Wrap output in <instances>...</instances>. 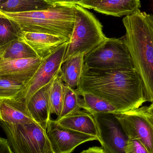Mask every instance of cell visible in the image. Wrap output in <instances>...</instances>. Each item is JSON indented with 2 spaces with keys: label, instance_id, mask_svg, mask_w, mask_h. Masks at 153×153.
<instances>
[{
  "label": "cell",
  "instance_id": "cell-1",
  "mask_svg": "<svg viewBox=\"0 0 153 153\" xmlns=\"http://www.w3.org/2000/svg\"><path fill=\"white\" fill-rule=\"evenodd\" d=\"M76 90L103 98L117 109L118 113L136 109L147 102L143 81L134 69L102 71L84 67Z\"/></svg>",
  "mask_w": 153,
  "mask_h": 153
},
{
  "label": "cell",
  "instance_id": "cell-2",
  "mask_svg": "<svg viewBox=\"0 0 153 153\" xmlns=\"http://www.w3.org/2000/svg\"><path fill=\"white\" fill-rule=\"evenodd\" d=\"M123 23L126 34L122 38L143 81L146 100L153 103V15L138 9Z\"/></svg>",
  "mask_w": 153,
  "mask_h": 153
},
{
  "label": "cell",
  "instance_id": "cell-3",
  "mask_svg": "<svg viewBox=\"0 0 153 153\" xmlns=\"http://www.w3.org/2000/svg\"><path fill=\"white\" fill-rule=\"evenodd\" d=\"M75 4H54L46 10L20 13L1 12L15 21L23 32L55 35L69 41L75 21Z\"/></svg>",
  "mask_w": 153,
  "mask_h": 153
},
{
  "label": "cell",
  "instance_id": "cell-4",
  "mask_svg": "<svg viewBox=\"0 0 153 153\" xmlns=\"http://www.w3.org/2000/svg\"><path fill=\"white\" fill-rule=\"evenodd\" d=\"M75 21L63 63L73 56H85L106 39L102 26L92 13L75 4Z\"/></svg>",
  "mask_w": 153,
  "mask_h": 153
},
{
  "label": "cell",
  "instance_id": "cell-5",
  "mask_svg": "<svg viewBox=\"0 0 153 153\" xmlns=\"http://www.w3.org/2000/svg\"><path fill=\"white\" fill-rule=\"evenodd\" d=\"M84 67L90 70L108 71L134 69L123 38H108L84 56Z\"/></svg>",
  "mask_w": 153,
  "mask_h": 153
},
{
  "label": "cell",
  "instance_id": "cell-6",
  "mask_svg": "<svg viewBox=\"0 0 153 153\" xmlns=\"http://www.w3.org/2000/svg\"><path fill=\"white\" fill-rule=\"evenodd\" d=\"M13 153H45L46 130L36 122L10 124L0 122Z\"/></svg>",
  "mask_w": 153,
  "mask_h": 153
},
{
  "label": "cell",
  "instance_id": "cell-7",
  "mask_svg": "<svg viewBox=\"0 0 153 153\" xmlns=\"http://www.w3.org/2000/svg\"><path fill=\"white\" fill-rule=\"evenodd\" d=\"M128 139L139 142L149 153H153V116L147 106L114 114Z\"/></svg>",
  "mask_w": 153,
  "mask_h": 153
},
{
  "label": "cell",
  "instance_id": "cell-8",
  "mask_svg": "<svg viewBox=\"0 0 153 153\" xmlns=\"http://www.w3.org/2000/svg\"><path fill=\"white\" fill-rule=\"evenodd\" d=\"M68 43L66 42L61 46L43 60L34 76L15 99L24 100L27 103L35 93L49 83L59 73Z\"/></svg>",
  "mask_w": 153,
  "mask_h": 153
},
{
  "label": "cell",
  "instance_id": "cell-9",
  "mask_svg": "<svg viewBox=\"0 0 153 153\" xmlns=\"http://www.w3.org/2000/svg\"><path fill=\"white\" fill-rule=\"evenodd\" d=\"M99 141L106 153H125L128 138L120 124L111 113L93 114Z\"/></svg>",
  "mask_w": 153,
  "mask_h": 153
},
{
  "label": "cell",
  "instance_id": "cell-10",
  "mask_svg": "<svg viewBox=\"0 0 153 153\" xmlns=\"http://www.w3.org/2000/svg\"><path fill=\"white\" fill-rule=\"evenodd\" d=\"M46 136L55 153H71L83 143L98 140L96 137L64 127L51 119L48 124Z\"/></svg>",
  "mask_w": 153,
  "mask_h": 153
},
{
  "label": "cell",
  "instance_id": "cell-11",
  "mask_svg": "<svg viewBox=\"0 0 153 153\" xmlns=\"http://www.w3.org/2000/svg\"><path fill=\"white\" fill-rule=\"evenodd\" d=\"M76 4L100 13L118 17L130 15L141 6L140 0H82Z\"/></svg>",
  "mask_w": 153,
  "mask_h": 153
},
{
  "label": "cell",
  "instance_id": "cell-12",
  "mask_svg": "<svg viewBox=\"0 0 153 153\" xmlns=\"http://www.w3.org/2000/svg\"><path fill=\"white\" fill-rule=\"evenodd\" d=\"M43 60L39 57L0 59V76L16 78L27 84L34 76Z\"/></svg>",
  "mask_w": 153,
  "mask_h": 153
},
{
  "label": "cell",
  "instance_id": "cell-13",
  "mask_svg": "<svg viewBox=\"0 0 153 153\" xmlns=\"http://www.w3.org/2000/svg\"><path fill=\"white\" fill-rule=\"evenodd\" d=\"M22 39L35 51L38 57L43 60L69 42L55 35L35 32H23Z\"/></svg>",
  "mask_w": 153,
  "mask_h": 153
},
{
  "label": "cell",
  "instance_id": "cell-14",
  "mask_svg": "<svg viewBox=\"0 0 153 153\" xmlns=\"http://www.w3.org/2000/svg\"><path fill=\"white\" fill-rule=\"evenodd\" d=\"M53 80L35 93L27 102L28 110L33 120L45 130L51 115L49 92Z\"/></svg>",
  "mask_w": 153,
  "mask_h": 153
},
{
  "label": "cell",
  "instance_id": "cell-15",
  "mask_svg": "<svg viewBox=\"0 0 153 153\" xmlns=\"http://www.w3.org/2000/svg\"><path fill=\"white\" fill-rule=\"evenodd\" d=\"M0 122L19 124L35 121L28 110L25 100L8 99L0 100Z\"/></svg>",
  "mask_w": 153,
  "mask_h": 153
},
{
  "label": "cell",
  "instance_id": "cell-16",
  "mask_svg": "<svg viewBox=\"0 0 153 153\" xmlns=\"http://www.w3.org/2000/svg\"><path fill=\"white\" fill-rule=\"evenodd\" d=\"M56 121L64 127L96 137L99 141L97 126L93 115L85 111L80 110Z\"/></svg>",
  "mask_w": 153,
  "mask_h": 153
},
{
  "label": "cell",
  "instance_id": "cell-17",
  "mask_svg": "<svg viewBox=\"0 0 153 153\" xmlns=\"http://www.w3.org/2000/svg\"><path fill=\"white\" fill-rule=\"evenodd\" d=\"M84 56L83 54L77 55L62 64L59 74L65 85L75 89L79 86L84 67Z\"/></svg>",
  "mask_w": 153,
  "mask_h": 153
},
{
  "label": "cell",
  "instance_id": "cell-18",
  "mask_svg": "<svg viewBox=\"0 0 153 153\" xmlns=\"http://www.w3.org/2000/svg\"><path fill=\"white\" fill-rule=\"evenodd\" d=\"M81 97V107L92 114L118 113L117 109L106 100L89 92H78Z\"/></svg>",
  "mask_w": 153,
  "mask_h": 153
},
{
  "label": "cell",
  "instance_id": "cell-19",
  "mask_svg": "<svg viewBox=\"0 0 153 153\" xmlns=\"http://www.w3.org/2000/svg\"><path fill=\"white\" fill-rule=\"evenodd\" d=\"M47 0H7L0 4V11L20 13L46 10L53 5Z\"/></svg>",
  "mask_w": 153,
  "mask_h": 153
},
{
  "label": "cell",
  "instance_id": "cell-20",
  "mask_svg": "<svg viewBox=\"0 0 153 153\" xmlns=\"http://www.w3.org/2000/svg\"><path fill=\"white\" fill-rule=\"evenodd\" d=\"M38 57L35 51L22 39L0 46V59H17Z\"/></svg>",
  "mask_w": 153,
  "mask_h": 153
},
{
  "label": "cell",
  "instance_id": "cell-21",
  "mask_svg": "<svg viewBox=\"0 0 153 153\" xmlns=\"http://www.w3.org/2000/svg\"><path fill=\"white\" fill-rule=\"evenodd\" d=\"M63 98L61 114L56 120H58L82 109L81 98L76 89L63 85Z\"/></svg>",
  "mask_w": 153,
  "mask_h": 153
},
{
  "label": "cell",
  "instance_id": "cell-22",
  "mask_svg": "<svg viewBox=\"0 0 153 153\" xmlns=\"http://www.w3.org/2000/svg\"><path fill=\"white\" fill-rule=\"evenodd\" d=\"M22 35L23 31L15 21L0 14V46L22 39Z\"/></svg>",
  "mask_w": 153,
  "mask_h": 153
},
{
  "label": "cell",
  "instance_id": "cell-23",
  "mask_svg": "<svg viewBox=\"0 0 153 153\" xmlns=\"http://www.w3.org/2000/svg\"><path fill=\"white\" fill-rule=\"evenodd\" d=\"M63 82L59 73L55 76L49 92L50 114H55L58 117L61 114L63 98Z\"/></svg>",
  "mask_w": 153,
  "mask_h": 153
},
{
  "label": "cell",
  "instance_id": "cell-24",
  "mask_svg": "<svg viewBox=\"0 0 153 153\" xmlns=\"http://www.w3.org/2000/svg\"><path fill=\"white\" fill-rule=\"evenodd\" d=\"M26 83L9 76H0V100L15 99L23 91Z\"/></svg>",
  "mask_w": 153,
  "mask_h": 153
},
{
  "label": "cell",
  "instance_id": "cell-25",
  "mask_svg": "<svg viewBox=\"0 0 153 153\" xmlns=\"http://www.w3.org/2000/svg\"><path fill=\"white\" fill-rule=\"evenodd\" d=\"M125 153H149L138 141L128 138Z\"/></svg>",
  "mask_w": 153,
  "mask_h": 153
},
{
  "label": "cell",
  "instance_id": "cell-26",
  "mask_svg": "<svg viewBox=\"0 0 153 153\" xmlns=\"http://www.w3.org/2000/svg\"><path fill=\"white\" fill-rule=\"evenodd\" d=\"M0 153H13L7 139L1 137H0Z\"/></svg>",
  "mask_w": 153,
  "mask_h": 153
},
{
  "label": "cell",
  "instance_id": "cell-27",
  "mask_svg": "<svg viewBox=\"0 0 153 153\" xmlns=\"http://www.w3.org/2000/svg\"><path fill=\"white\" fill-rule=\"evenodd\" d=\"M52 4H76L82 0H47Z\"/></svg>",
  "mask_w": 153,
  "mask_h": 153
},
{
  "label": "cell",
  "instance_id": "cell-28",
  "mask_svg": "<svg viewBox=\"0 0 153 153\" xmlns=\"http://www.w3.org/2000/svg\"><path fill=\"white\" fill-rule=\"evenodd\" d=\"M81 153H106L102 147H92L83 151Z\"/></svg>",
  "mask_w": 153,
  "mask_h": 153
},
{
  "label": "cell",
  "instance_id": "cell-29",
  "mask_svg": "<svg viewBox=\"0 0 153 153\" xmlns=\"http://www.w3.org/2000/svg\"><path fill=\"white\" fill-rule=\"evenodd\" d=\"M45 153H55L52 150L47 137L46 142Z\"/></svg>",
  "mask_w": 153,
  "mask_h": 153
},
{
  "label": "cell",
  "instance_id": "cell-30",
  "mask_svg": "<svg viewBox=\"0 0 153 153\" xmlns=\"http://www.w3.org/2000/svg\"><path fill=\"white\" fill-rule=\"evenodd\" d=\"M147 111L149 113L153 116V103L149 106H147Z\"/></svg>",
  "mask_w": 153,
  "mask_h": 153
},
{
  "label": "cell",
  "instance_id": "cell-31",
  "mask_svg": "<svg viewBox=\"0 0 153 153\" xmlns=\"http://www.w3.org/2000/svg\"><path fill=\"white\" fill-rule=\"evenodd\" d=\"M7 0H0V4L4 2L5 1Z\"/></svg>",
  "mask_w": 153,
  "mask_h": 153
}]
</instances>
